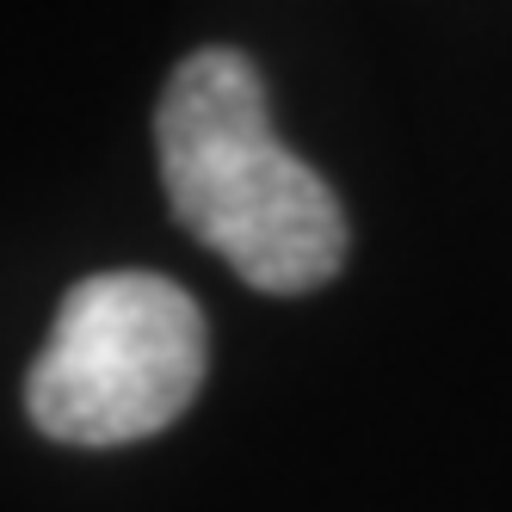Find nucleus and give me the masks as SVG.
Returning <instances> with one entry per match:
<instances>
[{"label":"nucleus","mask_w":512,"mask_h":512,"mask_svg":"<svg viewBox=\"0 0 512 512\" xmlns=\"http://www.w3.org/2000/svg\"><path fill=\"white\" fill-rule=\"evenodd\" d=\"M204 364V315L173 278L93 272L62 297L25 408L56 445H130L192 408Z\"/></svg>","instance_id":"2"},{"label":"nucleus","mask_w":512,"mask_h":512,"mask_svg":"<svg viewBox=\"0 0 512 512\" xmlns=\"http://www.w3.org/2000/svg\"><path fill=\"white\" fill-rule=\"evenodd\" d=\"M155 149L173 216L253 290L303 297L340 272V198L278 142L266 81L241 50L210 44L173 68L155 112Z\"/></svg>","instance_id":"1"}]
</instances>
